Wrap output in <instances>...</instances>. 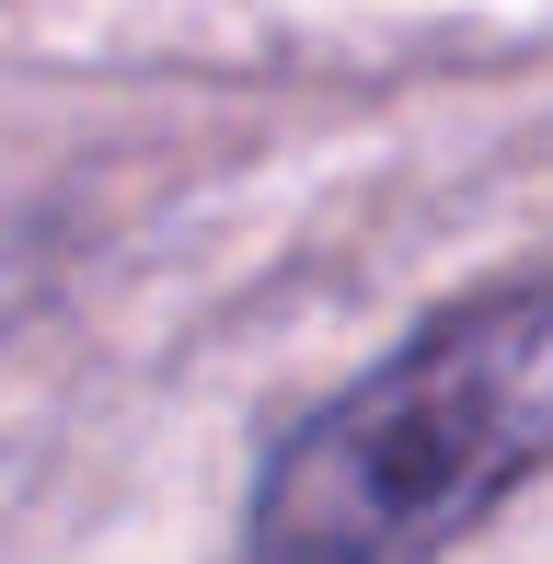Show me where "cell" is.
I'll return each instance as SVG.
<instances>
[{"label": "cell", "mask_w": 553, "mask_h": 564, "mask_svg": "<svg viewBox=\"0 0 553 564\" xmlns=\"http://www.w3.org/2000/svg\"><path fill=\"white\" fill-rule=\"evenodd\" d=\"M553 460V276H496L276 438L254 564H426Z\"/></svg>", "instance_id": "obj_1"}]
</instances>
